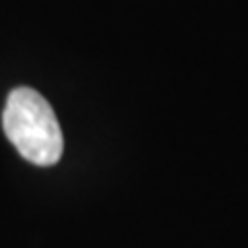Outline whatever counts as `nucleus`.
I'll list each match as a JSON object with an SVG mask.
<instances>
[{"instance_id":"nucleus-1","label":"nucleus","mask_w":248,"mask_h":248,"mask_svg":"<svg viewBox=\"0 0 248 248\" xmlns=\"http://www.w3.org/2000/svg\"><path fill=\"white\" fill-rule=\"evenodd\" d=\"M6 139L35 166H54L62 157L64 139L52 106L31 87L11 91L2 114Z\"/></svg>"}]
</instances>
